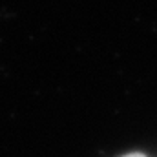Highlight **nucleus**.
Returning a JSON list of instances; mask_svg holds the SVG:
<instances>
[{
  "label": "nucleus",
  "instance_id": "f257e3e1",
  "mask_svg": "<svg viewBox=\"0 0 157 157\" xmlns=\"http://www.w3.org/2000/svg\"><path fill=\"white\" fill-rule=\"evenodd\" d=\"M121 157H146L143 152H130V154H124V155H121Z\"/></svg>",
  "mask_w": 157,
  "mask_h": 157
}]
</instances>
